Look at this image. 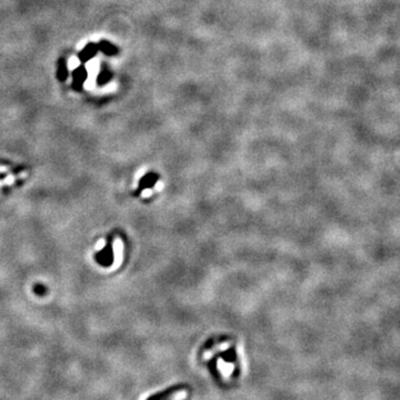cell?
<instances>
[{"label": "cell", "instance_id": "obj_1", "mask_svg": "<svg viewBox=\"0 0 400 400\" xmlns=\"http://www.w3.org/2000/svg\"><path fill=\"white\" fill-rule=\"evenodd\" d=\"M182 388H185V386H182V384L181 386H178V384H176V386H171L165 390L159 391L155 395H151L150 397L147 398V400H166L167 398H169L171 395H174L175 392L182 389Z\"/></svg>", "mask_w": 400, "mask_h": 400}, {"label": "cell", "instance_id": "obj_2", "mask_svg": "<svg viewBox=\"0 0 400 400\" xmlns=\"http://www.w3.org/2000/svg\"><path fill=\"white\" fill-rule=\"evenodd\" d=\"M215 359L217 358H222L224 361H226V363H234L236 360V352L234 348H229L226 352H219L217 353V355L213 357Z\"/></svg>", "mask_w": 400, "mask_h": 400}, {"label": "cell", "instance_id": "obj_3", "mask_svg": "<svg viewBox=\"0 0 400 400\" xmlns=\"http://www.w3.org/2000/svg\"><path fill=\"white\" fill-rule=\"evenodd\" d=\"M151 178H152V177H151ZM151 178H150V176L144 177V180L142 181V184H140V188H146V187H147V186H149V185H151V186H152V184H154L156 179H155V178H154V179H151Z\"/></svg>", "mask_w": 400, "mask_h": 400}, {"label": "cell", "instance_id": "obj_4", "mask_svg": "<svg viewBox=\"0 0 400 400\" xmlns=\"http://www.w3.org/2000/svg\"><path fill=\"white\" fill-rule=\"evenodd\" d=\"M45 290H46V289H45V287H43V286H40V285L36 286V291L39 293V295H43Z\"/></svg>", "mask_w": 400, "mask_h": 400}]
</instances>
